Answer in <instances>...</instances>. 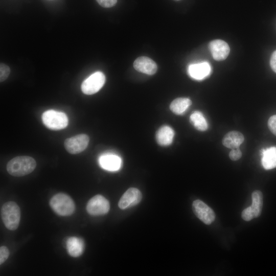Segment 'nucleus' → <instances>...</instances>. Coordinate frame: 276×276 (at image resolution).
<instances>
[{"label": "nucleus", "mask_w": 276, "mask_h": 276, "mask_svg": "<svg viewBox=\"0 0 276 276\" xmlns=\"http://www.w3.org/2000/svg\"><path fill=\"white\" fill-rule=\"evenodd\" d=\"M268 127L270 131L276 136V114L269 118L268 121Z\"/></svg>", "instance_id": "nucleus-23"}, {"label": "nucleus", "mask_w": 276, "mask_h": 276, "mask_svg": "<svg viewBox=\"0 0 276 276\" xmlns=\"http://www.w3.org/2000/svg\"><path fill=\"white\" fill-rule=\"evenodd\" d=\"M192 209L196 217L204 224L209 225L214 221L215 214L214 211L201 200H194Z\"/></svg>", "instance_id": "nucleus-8"}, {"label": "nucleus", "mask_w": 276, "mask_h": 276, "mask_svg": "<svg viewBox=\"0 0 276 276\" xmlns=\"http://www.w3.org/2000/svg\"><path fill=\"white\" fill-rule=\"evenodd\" d=\"M67 251L68 254L73 257H78L83 252L84 243L81 238L72 237L66 242Z\"/></svg>", "instance_id": "nucleus-17"}, {"label": "nucleus", "mask_w": 276, "mask_h": 276, "mask_svg": "<svg viewBox=\"0 0 276 276\" xmlns=\"http://www.w3.org/2000/svg\"><path fill=\"white\" fill-rule=\"evenodd\" d=\"M142 198L140 191L135 188L128 189L120 198L118 206L121 209H126L138 204Z\"/></svg>", "instance_id": "nucleus-9"}, {"label": "nucleus", "mask_w": 276, "mask_h": 276, "mask_svg": "<svg viewBox=\"0 0 276 276\" xmlns=\"http://www.w3.org/2000/svg\"><path fill=\"white\" fill-rule=\"evenodd\" d=\"M89 139L85 134H78L66 139L64 145L67 152L71 154H78L84 151L87 147Z\"/></svg>", "instance_id": "nucleus-7"}, {"label": "nucleus", "mask_w": 276, "mask_h": 276, "mask_svg": "<svg viewBox=\"0 0 276 276\" xmlns=\"http://www.w3.org/2000/svg\"><path fill=\"white\" fill-rule=\"evenodd\" d=\"M244 140V136L241 132L232 131L226 134L222 139V143L225 147L233 149L239 148Z\"/></svg>", "instance_id": "nucleus-16"}, {"label": "nucleus", "mask_w": 276, "mask_h": 276, "mask_svg": "<svg viewBox=\"0 0 276 276\" xmlns=\"http://www.w3.org/2000/svg\"><path fill=\"white\" fill-rule=\"evenodd\" d=\"M98 4L103 7L110 8L116 5L117 0H96Z\"/></svg>", "instance_id": "nucleus-26"}, {"label": "nucleus", "mask_w": 276, "mask_h": 276, "mask_svg": "<svg viewBox=\"0 0 276 276\" xmlns=\"http://www.w3.org/2000/svg\"><path fill=\"white\" fill-rule=\"evenodd\" d=\"M110 208L109 201L104 196L97 195L87 202L86 210L91 215L98 216L107 214Z\"/></svg>", "instance_id": "nucleus-6"}, {"label": "nucleus", "mask_w": 276, "mask_h": 276, "mask_svg": "<svg viewBox=\"0 0 276 276\" xmlns=\"http://www.w3.org/2000/svg\"><path fill=\"white\" fill-rule=\"evenodd\" d=\"M36 166V161L33 157L19 156L12 158L8 163L7 170L10 175L20 177L31 173Z\"/></svg>", "instance_id": "nucleus-1"}, {"label": "nucleus", "mask_w": 276, "mask_h": 276, "mask_svg": "<svg viewBox=\"0 0 276 276\" xmlns=\"http://www.w3.org/2000/svg\"><path fill=\"white\" fill-rule=\"evenodd\" d=\"M191 100L187 98H178L174 100L170 105V110L175 114H183L191 105Z\"/></svg>", "instance_id": "nucleus-18"}, {"label": "nucleus", "mask_w": 276, "mask_h": 276, "mask_svg": "<svg viewBox=\"0 0 276 276\" xmlns=\"http://www.w3.org/2000/svg\"><path fill=\"white\" fill-rule=\"evenodd\" d=\"M173 129L168 125L160 127L156 133V140L160 146H167L171 145L174 136Z\"/></svg>", "instance_id": "nucleus-14"}, {"label": "nucleus", "mask_w": 276, "mask_h": 276, "mask_svg": "<svg viewBox=\"0 0 276 276\" xmlns=\"http://www.w3.org/2000/svg\"><path fill=\"white\" fill-rule=\"evenodd\" d=\"M133 66L136 71L150 75L154 74L157 70L156 63L151 58L145 56L135 59Z\"/></svg>", "instance_id": "nucleus-13"}, {"label": "nucleus", "mask_w": 276, "mask_h": 276, "mask_svg": "<svg viewBox=\"0 0 276 276\" xmlns=\"http://www.w3.org/2000/svg\"><path fill=\"white\" fill-rule=\"evenodd\" d=\"M101 167L109 171H117L120 169L122 165L121 158L113 153H105L99 158Z\"/></svg>", "instance_id": "nucleus-11"}, {"label": "nucleus", "mask_w": 276, "mask_h": 276, "mask_svg": "<svg viewBox=\"0 0 276 276\" xmlns=\"http://www.w3.org/2000/svg\"><path fill=\"white\" fill-rule=\"evenodd\" d=\"M10 73V69L9 67L4 63H1L0 64V81L3 82L5 81L9 76Z\"/></svg>", "instance_id": "nucleus-21"}, {"label": "nucleus", "mask_w": 276, "mask_h": 276, "mask_svg": "<svg viewBox=\"0 0 276 276\" xmlns=\"http://www.w3.org/2000/svg\"><path fill=\"white\" fill-rule=\"evenodd\" d=\"M50 205L55 213L62 216L72 215L75 210L73 200L70 196L62 193L53 196L50 201Z\"/></svg>", "instance_id": "nucleus-3"}, {"label": "nucleus", "mask_w": 276, "mask_h": 276, "mask_svg": "<svg viewBox=\"0 0 276 276\" xmlns=\"http://www.w3.org/2000/svg\"><path fill=\"white\" fill-rule=\"evenodd\" d=\"M242 156V152L239 148H234L229 153V158L234 161L239 159Z\"/></svg>", "instance_id": "nucleus-25"}, {"label": "nucleus", "mask_w": 276, "mask_h": 276, "mask_svg": "<svg viewBox=\"0 0 276 276\" xmlns=\"http://www.w3.org/2000/svg\"><path fill=\"white\" fill-rule=\"evenodd\" d=\"M9 251L8 248L5 246L0 247V264H2L8 258Z\"/></svg>", "instance_id": "nucleus-24"}, {"label": "nucleus", "mask_w": 276, "mask_h": 276, "mask_svg": "<svg viewBox=\"0 0 276 276\" xmlns=\"http://www.w3.org/2000/svg\"><path fill=\"white\" fill-rule=\"evenodd\" d=\"M42 120L44 125L49 129L58 130L65 128L68 125L67 116L63 112L48 110L42 113Z\"/></svg>", "instance_id": "nucleus-4"}, {"label": "nucleus", "mask_w": 276, "mask_h": 276, "mask_svg": "<svg viewBox=\"0 0 276 276\" xmlns=\"http://www.w3.org/2000/svg\"><path fill=\"white\" fill-rule=\"evenodd\" d=\"M251 205L254 218L258 217L261 214L263 206V194L260 191L256 190L252 193Z\"/></svg>", "instance_id": "nucleus-20"}, {"label": "nucleus", "mask_w": 276, "mask_h": 276, "mask_svg": "<svg viewBox=\"0 0 276 276\" xmlns=\"http://www.w3.org/2000/svg\"><path fill=\"white\" fill-rule=\"evenodd\" d=\"M190 121L194 127L199 131H204L208 128L207 121L200 111H194L190 117Z\"/></svg>", "instance_id": "nucleus-19"}, {"label": "nucleus", "mask_w": 276, "mask_h": 276, "mask_svg": "<svg viewBox=\"0 0 276 276\" xmlns=\"http://www.w3.org/2000/svg\"><path fill=\"white\" fill-rule=\"evenodd\" d=\"M105 76L101 72H96L87 78L81 84V90L86 95H90L97 93L104 85Z\"/></svg>", "instance_id": "nucleus-5"}, {"label": "nucleus", "mask_w": 276, "mask_h": 276, "mask_svg": "<svg viewBox=\"0 0 276 276\" xmlns=\"http://www.w3.org/2000/svg\"><path fill=\"white\" fill-rule=\"evenodd\" d=\"M270 65L272 70L276 73V50L273 52L271 56Z\"/></svg>", "instance_id": "nucleus-27"}, {"label": "nucleus", "mask_w": 276, "mask_h": 276, "mask_svg": "<svg viewBox=\"0 0 276 276\" xmlns=\"http://www.w3.org/2000/svg\"><path fill=\"white\" fill-rule=\"evenodd\" d=\"M261 163L266 170L276 168V147L272 146L261 151Z\"/></svg>", "instance_id": "nucleus-15"}, {"label": "nucleus", "mask_w": 276, "mask_h": 276, "mask_svg": "<svg viewBox=\"0 0 276 276\" xmlns=\"http://www.w3.org/2000/svg\"><path fill=\"white\" fill-rule=\"evenodd\" d=\"M211 67L207 62H202L190 64L188 68L189 76L197 80H201L207 77L211 73Z\"/></svg>", "instance_id": "nucleus-12"}, {"label": "nucleus", "mask_w": 276, "mask_h": 276, "mask_svg": "<svg viewBox=\"0 0 276 276\" xmlns=\"http://www.w3.org/2000/svg\"><path fill=\"white\" fill-rule=\"evenodd\" d=\"M1 214L7 229L11 231L17 229L20 219V210L16 203L8 201L4 203L1 208Z\"/></svg>", "instance_id": "nucleus-2"}, {"label": "nucleus", "mask_w": 276, "mask_h": 276, "mask_svg": "<svg viewBox=\"0 0 276 276\" xmlns=\"http://www.w3.org/2000/svg\"><path fill=\"white\" fill-rule=\"evenodd\" d=\"M209 49L213 58L217 61L226 59L229 53V47L224 41L216 39L211 41L209 45Z\"/></svg>", "instance_id": "nucleus-10"}, {"label": "nucleus", "mask_w": 276, "mask_h": 276, "mask_svg": "<svg viewBox=\"0 0 276 276\" xmlns=\"http://www.w3.org/2000/svg\"><path fill=\"white\" fill-rule=\"evenodd\" d=\"M241 217L244 220L246 221H249L254 218L251 206L245 209L242 211Z\"/></svg>", "instance_id": "nucleus-22"}]
</instances>
